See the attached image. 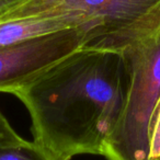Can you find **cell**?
<instances>
[{"instance_id":"obj_1","label":"cell","mask_w":160,"mask_h":160,"mask_svg":"<svg viewBox=\"0 0 160 160\" xmlns=\"http://www.w3.org/2000/svg\"><path fill=\"white\" fill-rule=\"evenodd\" d=\"M129 85L123 52L81 47L13 93L28 109L33 140L59 160L102 156Z\"/></svg>"},{"instance_id":"obj_2","label":"cell","mask_w":160,"mask_h":160,"mask_svg":"<svg viewBox=\"0 0 160 160\" xmlns=\"http://www.w3.org/2000/svg\"><path fill=\"white\" fill-rule=\"evenodd\" d=\"M32 17L80 21L83 47L123 52L160 27V0H22L0 22Z\"/></svg>"},{"instance_id":"obj_3","label":"cell","mask_w":160,"mask_h":160,"mask_svg":"<svg viewBox=\"0 0 160 160\" xmlns=\"http://www.w3.org/2000/svg\"><path fill=\"white\" fill-rule=\"evenodd\" d=\"M123 53L129 68L128 91L102 157L149 160L152 121L160 101V27Z\"/></svg>"},{"instance_id":"obj_4","label":"cell","mask_w":160,"mask_h":160,"mask_svg":"<svg viewBox=\"0 0 160 160\" xmlns=\"http://www.w3.org/2000/svg\"><path fill=\"white\" fill-rule=\"evenodd\" d=\"M88 43L81 29H68L0 47V92L13 94Z\"/></svg>"},{"instance_id":"obj_5","label":"cell","mask_w":160,"mask_h":160,"mask_svg":"<svg viewBox=\"0 0 160 160\" xmlns=\"http://www.w3.org/2000/svg\"><path fill=\"white\" fill-rule=\"evenodd\" d=\"M68 29L83 31L80 21L68 17H32L2 21L0 22V47Z\"/></svg>"},{"instance_id":"obj_6","label":"cell","mask_w":160,"mask_h":160,"mask_svg":"<svg viewBox=\"0 0 160 160\" xmlns=\"http://www.w3.org/2000/svg\"><path fill=\"white\" fill-rule=\"evenodd\" d=\"M0 160H59L36 142L21 136L0 142Z\"/></svg>"},{"instance_id":"obj_7","label":"cell","mask_w":160,"mask_h":160,"mask_svg":"<svg viewBox=\"0 0 160 160\" xmlns=\"http://www.w3.org/2000/svg\"><path fill=\"white\" fill-rule=\"evenodd\" d=\"M149 160H160V101L157 105L152 121Z\"/></svg>"},{"instance_id":"obj_8","label":"cell","mask_w":160,"mask_h":160,"mask_svg":"<svg viewBox=\"0 0 160 160\" xmlns=\"http://www.w3.org/2000/svg\"><path fill=\"white\" fill-rule=\"evenodd\" d=\"M20 135L12 128L9 121L3 115L2 112L0 111V142L13 139V138H17Z\"/></svg>"},{"instance_id":"obj_9","label":"cell","mask_w":160,"mask_h":160,"mask_svg":"<svg viewBox=\"0 0 160 160\" xmlns=\"http://www.w3.org/2000/svg\"><path fill=\"white\" fill-rule=\"evenodd\" d=\"M22 0H0V18L5 16L8 11L11 10L14 5L21 2Z\"/></svg>"}]
</instances>
